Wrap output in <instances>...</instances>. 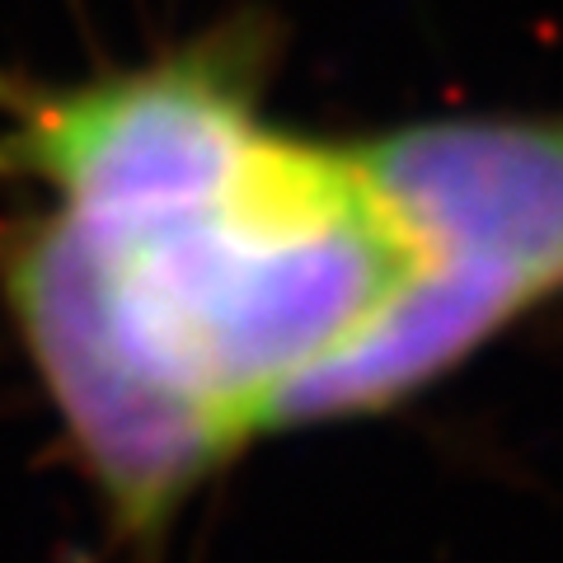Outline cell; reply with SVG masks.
Returning a JSON list of instances; mask_svg holds the SVG:
<instances>
[{"label":"cell","instance_id":"6da1fadb","mask_svg":"<svg viewBox=\"0 0 563 563\" xmlns=\"http://www.w3.org/2000/svg\"><path fill=\"white\" fill-rule=\"evenodd\" d=\"M258 20L38 95L0 165L57 207L5 301L128 536H161L301 380L409 287L418 250L357 141L263 113Z\"/></svg>","mask_w":563,"mask_h":563},{"label":"cell","instance_id":"7a4b0ae2","mask_svg":"<svg viewBox=\"0 0 563 563\" xmlns=\"http://www.w3.org/2000/svg\"><path fill=\"white\" fill-rule=\"evenodd\" d=\"M422 268L291 390L277 432L404 409L563 301V113H451L357 141Z\"/></svg>","mask_w":563,"mask_h":563}]
</instances>
